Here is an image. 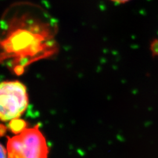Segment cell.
Returning a JSON list of instances; mask_svg holds the SVG:
<instances>
[{
    "instance_id": "1",
    "label": "cell",
    "mask_w": 158,
    "mask_h": 158,
    "mask_svg": "<svg viewBox=\"0 0 158 158\" xmlns=\"http://www.w3.org/2000/svg\"><path fill=\"white\" fill-rule=\"evenodd\" d=\"M7 152L8 158H48L49 150L45 137L36 125L9 137Z\"/></svg>"
},
{
    "instance_id": "2",
    "label": "cell",
    "mask_w": 158,
    "mask_h": 158,
    "mask_svg": "<svg viewBox=\"0 0 158 158\" xmlns=\"http://www.w3.org/2000/svg\"><path fill=\"white\" fill-rule=\"evenodd\" d=\"M28 98L27 88L19 81L0 82V121L17 119L25 111Z\"/></svg>"
},
{
    "instance_id": "3",
    "label": "cell",
    "mask_w": 158,
    "mask_h": 158,
    "mask_svg": "<svg viewBox=\"0 0 158 158\" xmlns=\"http://www.w3.org/2000/svg\"><path fill=\"white\" fill-rule=\"evenodd\" d=\"M150 50L153 56L158 58V38L155 39L152 42L150 45Z\"/></svg>"
},
{
    "instance_id": "4",
    "label": "cell",
    "mask_w": 158,
    "mask_h": 158,
    "mask_svg": "<svg viewBox=\"0 0 158 158\" xmlns=\"http://www.w3.org/2000/svg\"><path fill=\"white\" fill-rule=\"evenodd\" d=\"M0 158H8L7 150L0 144Z\"/></svg>"
},
{
    "instance_id": "5",
    "label": "cell",
    "mask_w": 158,
    "mask_h": 158,
    "mask_svg": "<svg viewBox=\"0 0 158 158\" xmlns=\"http://www.w3.org/2000/svg\"><path fill=\"white\" fill-rule=\"evenodd\" d=\"M110 1L115 3H124L128 1H130V0H110Z\"/></svg>"
}]
</instances>
